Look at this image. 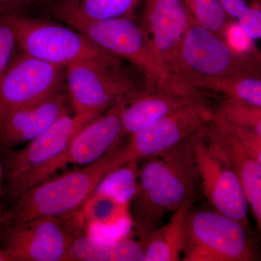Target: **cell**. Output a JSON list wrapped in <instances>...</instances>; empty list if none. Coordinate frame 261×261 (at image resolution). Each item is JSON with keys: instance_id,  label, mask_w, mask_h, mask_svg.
I'll return each instance as SVG.
<instances>
[{"instance_id": "6da1fadb", "label": "cell", "mask_w": 261, "mask_h": 261, "mask_svg": "<svg viewBox=\"0 0 261 261\" xmlns=\"http://www.w3.org/2000/svg\"><path fill=\"white\" fill-rule=\"evenodd\" d=\"M191 137L164 154L147 159L139 170L138 190L129 205L140 242L159 227L167 213L187 200H195L199 179Z\"/></svg>"}, {"instance_id": "7a4b0ae2", "label": "cell", "mask_w": 261, "mask_h": 261, "mask_svg": "<svg viewBox=\"0 0 261 261\" xmlns=\"http://www.w3.org/2000/svg\"><path fill=\"white\" fill-rule=\"evenodd\" d=\"M44 13L80 32L103 50L129 61L142 73L147 90L163 92L166 89V75L143 29L133 18L92 20L79 11L73 0H51Z\"/></svg>"}, {"instance_id": "3957f363", "label": "cell", "mask_w": 261, "mask_h": 261, "mask_svg": "<svg viewBox=\"0 0 261 261\" xmlns=\"http://www.w3.org/2000/svg\"><path fill=\"white\" fill-rule=\"evenodd\" d=\"M244 73H260L254 57L237 50L226 39L193 20L182 42L174 93L202 95L201 87L206 82Z\"/></svg>"}, {"instance_id": "277c9868", "label": "cell", "mask_w": 261, "mask_h": 261, "mask_svg": "<svg viewBox=\"0 0 261 261\" xmlns=\"http://www.w3.org/2000/svg\"><path fill=\"white\" fill-rule=\"evenodd\" d=\"M95 118L70 113L20 148L5 152L4 190L12 200L49 179L63 166L70 141L84 125Z\"/></svg>"}, {"instance_id": "5b68a950", "label": "cell", "mask_w": 261, "mask_h": 261, "mask_svg": "<svg viewBox=\"0 0 261 261\" xmlns=\"http://www.w3.org/2000/svg\"><path fill=\"white\" fill-rule=\"evenodd\" d=\"M113 148L97 162L49 178L19 196L3 222H23L39 218H63L85 205L102 178L111 171Z\"/></svg>"}, {"instance_id": "8992f818", "label": "cell", "mask_w": 261, "mask_h": 261, "mask_svg": "<svg viewBox=\"0 0 261 261\" xmlns=\"http://www.w3.org/2000/svg\"><path fill=\"white\" fill-rule=\"evenodd\" d=\"M65 83L74 113L92 118L101 116L142 89L117 56L67 65Z\"/></svg>"}, {"instance_id": "52a82bcc", "label": "cell", "mask_w": 261, "mask_h": 261, "mask_svg": "<svg viewBox=\"0 0 261 261\" xmlns=\"http://www.w3.org/2000/svg\"><path fill=\"white\" fill-rule=\"evenodd\" d=\"M258 250L241 223L218 211H195L187 221L184 261H255Z\"/></svg>"}, {"instance_id": "ba28073f", "label": "cell", "mask_w": 261, "mask_h": 261, "mask_svg": "<svg viewBox=\"0 0 261 261\" xmlns=\"http://www.w3.org/2000/svg\"><path fill=\"white\" fill-rule=\"evenodd\" d=\"M9 18L20 51L41 61L66 67L84 60L116 56L58 20L29 15Z\"/></svg>"}, {"instance_id": "9c48e42d", "label": "cell", "mask_w": 261, "mask_h": 261, "mask_svg": "<svg viewBox=\"0 0 261 261\" xmlns=\"http://www.w3.org/2000/svg\"><path fill=\"white\" fill-rule=\"evenodd\" d=\"M214 113L203 97H200L132 134L126 145L113 149L111 171L130 162L138 163L164 154L193 135Z\"/></svg>"}, {"instance_id": "30bf717a", "label": "cell", "mask_w": 261, "mask_h": 261, "mask_svg": "<svg viewBox=\"0 0 261 261\" xmlns=\"http://www.w3.org/2000/svg\"><path fill=\"white\" fill-rule=\"evenodd\" d=\"M193 20L185 0H146L140 25L167 79L165 92H173L182 42Z\"/></svg>"}, {"instance_id": "8fae6325", "label": "cell", "mask_w": 261, "mask_h": 261, "mask_svg": "<svg viewBox=\"0 0 261 261\" xmlns=\"http://www.w3.org/2000/svg\"><path fill=\"white\" fill-rule=\"evenodd\" d=\"M1 246L8 261H68L75 237L62 218L7 222Z\"/></svg>"}, {"instance_id": "7c38bea8", "label": "cell", "mask_w": 261, "mask_h": 261, "mask_svg": "<svg viewBox=\"0 0 261 261\" xmlns=\"http://www.w3.org/2000/svg\"><path fill=\"white\" fill-rule=\"evenodd\" d=\"M202 191L215 210L248 228V202L234 171L211 148L202 126L191 137Z\"/></svg>"}, {"instance_id": "4fadbf2b", "label": "cell", "mask_w": 261, "mask_h": 261, "mask_svg": "<svg viewBox=\"0 0 261 261\" xmlns=\"http://www.w3.org/2000/svg\"><path fill=\"white\" fill-rule=\"evenodd\" d=\"M65 72L64 66L15 53L0 80V119L63 89Z\"/></svg>"}, {"instance_id": "5bb4252c", "label": "cell", "mask_w": 261, "mask_h": 261, "mask_svg": "<svg viewBox=\"0 0 261 261\" xmlns=\"http://www.w3.org/2000/svg\"><path fill=\"white\" fill-rule=\"evenodd\" d=\"M202 130L211 148L238 176L260 230L261 163L214 116V113L212 118L202 125Z\"/></svg>"}, {"instance_id": "9a60e30c", "label": "cell", "mask_w": 261, "mask_h": 261, "mask_svg": "<svg viewBox=\"0 0 261 261\" xmlns=\"http://www.w3.org/2000/svg\"><path fill=\"white\" fill-rule=\"evenodd\" d=\"M70 108L68 93L61 89L45 99L11 111L0 119V149L6 152L25 145L70 113Z\"/></svg>"}, {"instance_id": "2e32d148", "label": "cell", "mask_w": 261, "mask_h": 261, "mask_svg": "<svg viewBox=\"0 0 261 261\" xmlns=\"http://www.w3.org/2000/svg\"><path fill=\"white\" fill-rule=\"evenodd\" d=\"M122 126L118 106L94 118L80 128L70 141L63 166H86L97 162L118 145Z\"/></svg>"}, {"instance_id": "e0dca14e", "label": "cell", "mask_w": 261, "mask_h": 261, "mask_svg": "<svg viewBox=\"0 0 261 261\" xmlns=\"http://www.w3.org/2000/svg\"><path fill=\"white\" fill-rule=\"evenodd\" d=\"M165 92L141 89L117 105L122 126V138L153 124L197 98Z\"/></svg>"}, {"instance_id": "ac0fdd59", "label": "cell", "mask_w": 261, "mask_h": 261, "mask_svg": "<svg viewBox=\"0 0 261 261\" xmlns=\"http://www.w3.org/2000/svg\"><path fill=\"white\" fill-rule=\"evenodd\" d=\"M195 200H187L174 211L167 224L158 227L141 243L144 261H178L186 242L187 221Z\"/></svg>"}, {"instance_id": "d6986e66", "label": "cell", "mask_w": 261, "mask_h": 261, "mask_svg": "<svg viewBox=\"0 0 261 261\" xmlns=\"http://www.w3.org/2000/svg\"><path fill=\"white\" fill-rule=\"evenodd\" d=\"M70 260L144 261L143 245L140 241L123 239L104 241L92 235L75 237L70 250Z\"/></svg>"}, {"instance_id": "ffe728a7", "label": "cell", "mask_w": 261, "mask_h": 261, "mask_svg": "<svg viewBox=\"0 0 261 261\" xmlns=\"http://www.w3.org/2000/svg\"><path fill=\"white\" fill-rule=\"evenodd\" d=\"M137 162H130L108 173L92 195L108 197L123 206L129 205L138 190Z\"/></svg>"}, {"instance_id": "44dd1931", "label": "cell", "mask_w": 261, "mask_h": 261, "mask_svg": "<svg viewBox=\"0 0 261 261\" xmlns=\"http://www.w3.org/2000/svg\"><path fill=\"white\" fill-rule=\"evenodd\" d=\"M208 90L261 108L260 73L231 75L209 81L202 86L201 92Z\"/></svg>"}, {"instance_id": "7402d4cb", "label": "cell", "mask_w": 261, "mask_h": 261, "mask_svg": "<svg viewBox=\"0 0 261 261\" xmlns=\"http://www.w3.org/2000/svg\"><path fill=\"white\" fill-rule=\"evenodd\" d=\"M196 23L220 37H226L228 16L221 0H185Z\"/></svg>"}, {"instance_id": "603a6c76", "label": "cell", "mask_w": 261, "mask_h": 261, "mask_svg": "<svg viewBox=\"0 0 261 261\" xmlns=\"http://www.w3.org/2000/svg\"><path fill=\"white\" fill-rule=\"evenodd\" d=\"M79 11L92 20L117 18H133L141 0H73Z\"/></svg>"}, {"instance_id": "cb8c5ba5", "label": "cell", "mask_w": 261, "mask_h": 261, "mask_svg": "<svg viewBox=\"0 0 261 261\" xmlns=\"http://www.w3.org/2000/svg\"><path fill=\"white\" fill-rule=\"evenodd\" d=\"M214 113L228 123L246 127L261 135V108L225 97Z\"/></svg>"}, {"instance_id": "d4e9b609", "label": "cell", "mask_w": 261, "mask_h": 261, "mask_svg": "<svg viewBox=\"0 0 261 261\" xmlns=\"http://www.w3.org/2000/svg\"><path fill=\"white\" fill-rule=\"evenodd\" d=\"M226 14L238 20L242 30L249 38L260 39V5L249 4L247 0H221Z\"/></svg>"}, {"instance_id": "484cf974", "label": "cell", "mask_w": 261, "mask_h": 261, "mask_svg": "<svg viewBox=\"0 0 261 261\" xmlns=\"http://www.w3.org/2000/svg\"><path fill=\"white\" fill-rule=\"evenodd\" d=\"M16 39L10 18L0 20V80L16 53Z\"/></svg>"}, {"instance_id": "4316f807", "label": "cell", "mask_w": 261, "mask_h": 261, "mask_svg": "<svg viewBox=\"0 0 261 261\" xmlns=\"http://www.w3.org/2000/svg\"><path fill=\"white\" fill-rule=\"evenodd\" d=\"M214 116L238 138L244 147L259 163H261V135L246 127L228 123L216 116L215 113Z\"/></svg>"}, {"instance_id": "83f0119b", "label": "cell", "mask_w": 261, "mask_h": 261, "mask_svg": "<svg viewBox=\"0 0 261 261\" xmlns=\"http://www.w3.org/2000/svg\"><path fill=\"white\" fill-rule=\"evenodd\" d=\"M47 0H0V20L28 15L27 12Z\"/></svg>"}, {"instance_id": "f1b7e54d", "label": "cell", "mask_w": 261, "mask_h": 261, "mask_svg": "<svg viewBox=\"0 0 261 261\" xmlns=\"http://www.w3.org/2000/svg\"><path fill=\"white\" fill-rule=\"evenodd\" d=\"M5 195L4 190V170H3V163L0 157V198Z\"/></svg>"}, {"instance_id": "f546056e", "label": "cell", "mask_w": 261, "mask_h": 261, "mask_svg": "<svg viewBox=\"0 0 261 261\" xmlns=\"http://www.w3.org/2000/svg\"><path fill=\"white\" fill-rule=\"evenodd\" d=\"M0 261H8L6 254L5 253L3 247L1 246V243H0Z\"/></svg>"}, {"instance_id": "4dcf8cb0", "label": "cell", "mask_w": 261, "mask_h": 261, "mask_svg": "<svg viewBox=\"0 0 261 261\" xmlns=\"http://www.w3.org/2000/svg\"><path fill=\"white\" fill-rule=\"evenodd\" d=\"M0 200H1V198H0ZM5 213L3 211V205H2L1 201H0V223L3 222V219H4L5 217Z\"/></svg>"}]
</instances>
